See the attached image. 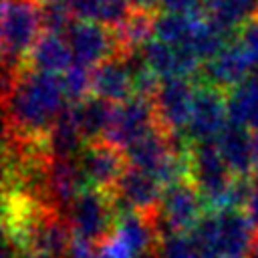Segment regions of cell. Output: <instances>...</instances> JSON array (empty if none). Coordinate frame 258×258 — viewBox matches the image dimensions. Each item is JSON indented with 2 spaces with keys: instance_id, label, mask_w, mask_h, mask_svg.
Masks as SVG:
<instances>
[{
  "instance_id": "cell-1",
  "label": "cell",
  "mask_w": 258,
  "mask_h": 258,
  "mask_svg": "<svg viewBox=\"0 0 258 258\" xmlns=\"http://www.w3.org/2000/svg\"><path fill=\"white\" fill-rule=\"evenodd\" d=\"M4 101L10 139H44L69 103L58 75L26 64L4 71Z\"/></svg>"
},
{
  "instance_id": "cell-2",
  "label": "cell",
  "mask_w": 258,
  "mask_h": 258,
  "mask_svg": "<svg viewBox=\"0 0 258 258\" xmlns=\"http://www.w3.org/2000/svg\"><path fill=\"white\" fill-rule=\"evenodd\" d=\"M198 246L232 258H248L258 246V236L244 210L206 212L189 230Z\"/></svg>"
},
{
  "instance_id": "cell-3",
  "label": "cell",
  "mask_w": 258,
  "mask_h": 258,
  "mask_svg": "<svg viewBox=\"0 0 258 258\" xmlns=\"http://www.w3.org/2000/svg\"><path fill=\"white\" fill-rule=\"evenodd\" d=\"M44 32L40 0L2 2V50L6 71H18Z\"/></svg>"
},
{
  "instance_id": "cell-4",
  "label": "cell",
  "mask_w": 258,
  "mask_h": 258,
  "mask_svg": "<svg viewBox=\"0 0 258 258\" xmlns=\"http://www.w3.org/2000/svg\"><path fill=\"white\" fill-rule=\"evenodd\" d=\"M119 210L113 191L85 187L67 210V222L73 234L83 236L95 244L105 242L117 226Z\"/></svg>"
},
{
  "instance_id": "cell-5",
  "label": "cell",
  "mask_w": 258,
  "mask_h": 258,
  "mask_svg": "<svg viewBox=\"0 0 258 258\" xmlns=\"http://www.w3.org/2000/svg\"><path fill=\"white\" fill-rule=\"evenodd\" d=\"M64 38L71 46L75 62L87 69H95L107 58L123 54L115 28L95 20L75 18L67 28Z\"/></svg>"
},
{
  "instance_id": "cell-6",
  "label": "cell",
  "mask_w": 258,
  "mask_h": 258,
  "mask_svg": "<svg viewBox=\"0 0 258 258\" xmlns=\"http://www.w3.org/2000/svg\"><path fill=\"white\" fill-rule=\"evenodd\" d=\"M75 161L87 187H97L105 191H113L119 177L129 167L123 149L111 145L105 139L87 141Z\"/></svg>"
},
{
  "instance_id": "cell-7",
  "label": "cell",
  "mask_w": 258,
  "mask_h": 258,
  "mask_svg": "<svg viewBox=\"0 0 258 258\" xmlns=\"http://www.w3.org/2000/svg\"><path fill=\"white\" fill-rule=\"evenodd\" d=\"M206 202L191 179L163 187L157 220L167 232H189L206 214Z\"/></svg>"
},
{
  "instance_id": "cell-8",
  "label": "cell",
  "mask_w": 258,
  "mask_h": 258,
  "mask_svg": "<svg viewBox=\"0 0 258 258\" xmlns=\"http://www.w3.org/2000/svg\"><path fill=\"white\" fill-rule=\"evenodd\" d=\"M228 123V93L202 83L196 91L191 117L183 133L187 143L216 141Z\"/></svg>"
},
{
  "instance_id": "cell-9",
  "label": "cell",
  "mask_w": 258,
  "mask_h": 258,
  "mask_svg": "<svg viewBox=\"0 0 258 258\" xmlns=\"http://www.w3.org/2000/svg\"><path fill=\"white\" fill-rule=\"evenodd\" d=\"M155 125H159V121L155 115L153 97L131 95L123 103L115 105L111 127L103 139L119 149H127L133 141H137Z\"/></svg>"
},
{
  "instance_id": "cell-10",
  "label": "cell",
  "mask_w": 258,
  "mask_h": 258,
  "mask_svg": "<svg viewBox=\"0 0 258 258\" xmlns=\"http://www.w3.org/2000/svg\"><path fill=\"white\" fill-rule=\"evenodd\" d=\"M198 87L191 79H165L159 83V89L153 95L155 115L159 125L171 135H183L191 117L194 101Z\"/></svg>"
},
{
  "instance_id": "cell-11",
  "label": "cell",
  "mask_w": 258,
  "mask_h": 258,
  "mask_svg": "<svg viewBox=\"0 0 258 258\" xmlns=\"http://www.w3.org/2000/svg\"><path fill=\"white\" fill-rule=\"evenodd\" d=\"M187 151H189L191 181L204 196L206 210H208V204L214 202L232 183V179L236 175L228 169V165H226L224 157L220 155L214 141L189 143Z\"/></svg>"
},
{
  "instance_id": "cell-12",
  "label": "cell",
  "mask_w": 258,
  "mask_h": 258,
  "mask_svg": "<svg viewBox=\"0 0 258 258\" xmlns=\"http://www.w3.org/2000/svg\"><path fill=\"white\" fill-rule=\"evenodd\" d=\"M254 60L250 56V52L246 50V46L236 38L230 40L228 44H224L212 58H208L202 64L200 77L202 83L218 87L222 91H230L234 87H238L242 81H246L252 75L254 69Z\"/></svg>"
},
{
  "instance_id": "cell-13",
  "label": "cell",
  "mask_w": 258,
  "mask_h": 258,
  "mask_svg": "<svg viewBox=\"0 0 258 258\" xmlns=\"http://www.w3.org/2000/svg\"><path fill=\"white\" fill-rule=\"evenodd\" d=\"M113 196L123 210H135L143 214H157L163 196V185L147 171L129 165L119 177Z\"/></svg>"
},
{
  "instance_id": "cell-14",
  "label": "cell",
  "mask_w": 258,
  "mask_h": 258,
  "mask_svg": "<svg viewBox=\"0 0 258 258\" xmlns=\"http://www.w3.org/2000/svg\"><path fill=\"white\" fill-rule=\"evenodd\" d=\"M91 93L115 105L135 95L131 56L119 54L91 69Z\"/></svg>"
},
{
  "instance_id": "cell-15",
  "label": "cell",
  "mask_w": 258,
  "mask_h": 258,
  "mask_svg": "<svg viewBox=\"0 0 258 258\" xmlns=\"http://www.w3.org/2000/svg\"><path fill=\"white\" fill-rule=\"evenodd\" d=\"M87 187L77 161L64 157H50L48 179H46V200L48 204L67 216V210L77 200V196Z\"/></svg>"
},
{
  "instance_id": "cell-16",
  "label": "cell",
  "mask_w": 258,
  "mask_h": 258,
  "mask_svg": "<svg viewBox=\"0 0 258 258\" xmlns=\"http://www.w3.org/2000/svg\"><path fill=\"white\" fill-rule=\"evenodd\" d=\"M177 147L175 135L165 131L161 125H155L137 141H133L127 149H123L127 163L139 167L147 173H155V169L167 159V155Z\"/></svg>"
},
{
  "instance_id": "cell-17",
  "label": "cell",
  "mask_w": 258,
  "mask_h": 258,
  "mask_svg": "<svg viewBox=\"0 0 258 258\" xmlns=\"http://www.w3.org/2000/svg\"><path fill=\"white\" fill-rule=\"evenodd\" d=\"M216 147L224 157L228 169L236 177H252L256 171L252 153V131L234 123H228L224 131L216 137Z\"/></svg>"
},
{
  "instance_id": "cell-18",
  "label": "cell",
  "mask_w": 258,
  "mask_h": 258,
  "mask_svg": "<svg viewBox=\"0 0 258 258\" xmlns=\"http://www.w3.org/2000/svg\"><path fill=\"white\" fill-rule=\"evenodd\" d=\"M73 62L75 58L64 34L50 32V30H44L40 34V38L36 40V44L32 46L26 58V67L40 73H50V75L64 73Z\"/></svg>"
},
{
  "instance_id": "cell-19",
  "label": "cell",
  "mask_w": 258,
  "mask_h": 258,
  "mask_svg": "<svg viewBox=\"0 0 258 258\" xmlns=\"http://www.w3.org/2000/svg\"><path fill=\"white\" fill-rule=\"evenodd\" d=\"M71 113L85 137V141H99L111 127L115 103H109L99 97H87L79 103H71Z\"/></svg>"
},
{
  "instance_id": "cell-20",
  "label": "cell",
  "mask_w": 258,
  "mask_h": 258,
  "mask_svg": "<svg viewBox=\"0 0 258 258\" xmlns=\"http://www.w3.org/2000/svg\"><path fill=\"white\" fill-rule=\"evenodd\" d=\"M228 119L234 125L258 131V71L228 91Z\"/></svg>"
},
{
  "instance_id": "cell-21",
  "label": "cell",
  "mask_w": 258,
  "mask_h": 258,
  "mask_svg": "<svg viewBox=\"0 0 258 258\" xmlns=\"http://www.w3.org/2000/svg\"><path fill=\"white\" fill-rule=\"evenodd\" d=\"M48 153L52 157H64V159H75L79 155V151L83 149V145L87 143L73 113L71 107L67 105V109L60 113V117L54 121L52 129L48 131V135L44 137Z\"/></svg>"
},
{
  "instance_id": "cell-22",
  "label": "cell",
  "mask_w": 258,
  "mask_h": 258,
  "mask_svg": "<svg viewBox=\"0 0 258 258\" xmlns=\"http://www.w3.org/2000/svg\"><path fill=\"white\" fill-rule=\"evenodd\" d=\"M77 18L95 20L107 26H119L133 10L131 0H71L69 2Z\"/></svg>"
},
{
  "instance_id": "cell-23",
  "label": "cell",
  "mask_w": 258,
  "mask_h": 258,
  "mask_svg": "<svg viewBox=\"0 0 258 258\" xmlns=\"http://www.w3.org/2000/svg\"><path fill=\"white\" fill-rule=\"evenodd\" d=\"M206 14L232 32L236 26L258 16V0H208Z\"/></svg>"
},
{
  "instance_id": "cell-24",
  "label": "cell",
  "mask_w": 258,
  "mask_h": 258,
  "mask_svg": "<svg viewBox=\"0 0 258 258\" xmlns=\"http://www.w3.org/2000/svg\"><path fill=\"white\" fill-rule=\"evenodd\" d=\"M62 93L69 103H79L91 93V69L73 62L64 73L58 75Z\"/></svg>"
},
{
  "instance_id": "cell-25",
  "label": "cell",
  "mask_w": 258,
  "mask_h": 258,
  "mask_svg": "<svg viewBox=\"0 0 258 258\" xmlns=\"http://www.w3.org/2000/svg\"><path fill=\"white\" fill-rule=\"evenodd\" d=\"M200 252L202 248L189 232H167L159 246L161 258H198Z\"/></svg>"
},
{
  "instance_id": "cell-26",
  "label": "cell",
  "mask_w": 258,
  "mask_h": 258,
  "mask_svg": "<svg viewBox=\"0 0 258 258\" xmlns=\"http://www.w3.org/2000/svg\"><path fill=\"white\" fill-rule=\"evenodd\" d=\"M238 40L246 46V50L250 52L254 64L258 67V16L250 18L248 22H244L240 26V38Z\"/></svg>"
},
{
  "instance_id": "cell-27",
  "label": "cell",
  "mask_w": 258,
  "mask_h": 258,
  "mask_svg": "<svg viewBox=\"0 0 258 258\" xmlns=\"http://www.w3.org/2000/svg\"><path fill=\"white\" fill-rule=\"evenodd\" d=\"M244 214L248 216L256 236H258V177H252V185H250V194L246 198L244 204Z\"/></svg>"
},
{
  "instance_id": "cell-28",
  "label": "cell",
  "mask_w": 258,
  "mask_h": 258,
  "mask_svg": "<svg viewBox=\"0 0 258 258\" xmlns=\"http://www.w3.org/2000/svg\"><path fill=\"white\" fill-rule=\"evenodd\" d=\"M198 258H232V256H224V254H218V252H210V250H204L200 252Z\"/></svg>"
},
{
  "instance_id": "cell-29",
  "label": "cell",
  "mask_w": 258,
  "mask_h": 258,
  "mask_svg": "<svg viewBox=\"0 0 258 258\" xmlns=\"http://www.w3.org/2000/svg\"><path fill=\"white\" fill-rule=\"evenodd\" d=\"M42 4H60V2H71V0H40Z\"/></svg>"
},
{
  "instance_id": "cell-30",
  "label": "cell",
  "mask_w": 258,
  "mask_h": 258,
  "mask_svg": "<svg viewBox=\"0 0 258 258\" xmlns=\"http://www.w3.org/2000/svg\"><path fill=\"white\" fill-rule=\"evenodd\" d=\"M248 258H258V246H256V248H254V250H252V254H250V256H248Z\"/></svg>"
}]
</instances>
